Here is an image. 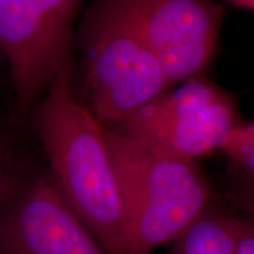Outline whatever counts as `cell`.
Instances as JSON below:
<instances>
[{"label": "cell", "instance_id": "8992f818", "mask_svg": "<svg viewBox=\"0 0 254 254\" xmlns=\"http://www.w3.org/2000/svg\"><path fill=\"white\" fill-rule=\"evenodd\" d=\"M153 51L171 86L204 75L224 20L215 0H114Z\"/></svg>", "mask_w": 254, "mask_h": 254}, {"label": "cell", "instance_id": "3957f363", "mask_svg": "<svg viewBox=\"0 0 254 254\" xmlns=\"http://www.w3.org/2000/svg\"><path fill=\"white\" fill-rule=\"evenodd\" d=\"M84 106L116 127L172 88L144 37L114 0H92L77 30Z\"/></svg>", "mask_w": 254, "mask_h": 254}, {"label": "cell", "instance_id": "7c38bea8", "mask_svg": "<svg viewBox=\"0 0 254 254\" xmlns=\"http://www.w3.org/2000/svg\"><path fill=\"white\" fill-rule=\"evenodd\" d=\"M237 214L236 254H254V221Z\"/></svg>", "mask_w": 254, "mask_h": 254}, {"label": "cell", "instance_id": "277c9868", "mask_svg": "<svg viewBox=\"0 0 254 254\" xmlns=\"http://www.w3.org/2000/svg\"><path fill=\"white\" fill-rule=\"evenodd\" d=\"M84 0H0V55L14 114L26 116L64 69L72 68L74 24Z\"/></svg>", "mask_w": 254, "mask_h": 254}, {"label": "cell", "instance_id": "9c48e42d", "mask_svg": "<svg viewBox=\"0 0 254 254\" xmlns=\"http://www.w3.org/2000/svg\"><path fill=\"white\" fill-rule=\"evenodd\" d=\"M233 172L254 177V120L243 122L222 148Z\"/></svg>", "mask_w": 254, "mask_h": 254}, {"label": "cell", "instance_id": "52a82bcc", "mask_svg": "<svg viewBox=\"0 0 254 254\" xmlns=\"http://www.w3.org/2000/svg\"><path fill=\"white\" fill-rule=\"evenodd\" d=\"M0 254H109L51 177L21 187L0 217Z\"/></svg>", "mask_w": 254, "mask_h": 254}, {"label": "cell", "instance_id": "4fadbf2b", "mask_svg": "<svg viewBox=\"0 0 254 254\" xmlns=\"http://www.w3.org/2000/svg\"><path fill=\"white\" fill-rule=\"evenodd\" d=\"M226 1L234 4L236 6H239V7L254 9V0H226Z\"/></svg>", "mask_w": 254, "mask_h": 254}, {"label": "cell", "instance_id": "7a4b0ae2", "mask_svg": "<svg viewBox=\"0 0 254 254\" xmlns=\"http://www.w3.org/2000/svg\"><path fill=\"white\" fill-rule=\"evenodd\" d=\"M106 141L122 200L126 254H152L171 243L214 198L195 161L111 127Z\"/></svg>", "mask_w": 254, "mask_h": 254}, {"label": "cell", "instance_id": "ba28073f", "mask_svg": "<svg viewBox=\"0 0 254 254\" xmlns=\"http://www.w3.org/2000/svg\"><path fill=\"white\" fill-rule=\"evenodd\" d=\"M237 219L233 208L213 198L171 241L168 254H236Z\"/></svg>", "mask_w": 254, "mask_h": 254}, {"label": "cell", "instance_id": "6da1fadb", "mask_svg": "<svg viewBox=\"0 0 254 254\" xmlns=\"http://www.w3.org/2000/svg\"><path fill=\"white\" fill-rule=\"evenodd\" d=\"M72 68L43 94L34 128L63 198L109 254H126L123 206L106 141V126L78 99Z\"/></svg>", "mask_w": 254, "mask_h": 254}, {"label": "cell", "instance_id": "5b68a950", "mask_svg": "<svg viewBox=\"0 0 254 254\" xmlns=\"http://www.w3.org/2000/svg\"><path fill=\"white\" fill-rule=\"evenodd\" d=\"M243 122L236 98L200 75L170 88L111 128L166 154L196 163L221 152Z\"/></svg>", "mask_w": 254, "mask_h": 254}, {"label": "cell", "instance_id": "8fae6325", "mask_svg": "<svg viewBox=\"0 0 254 254\" xmlns=\"http://www.w3.org/2000/svg\"><path fill=\"white\" fill-rule=\"evenodd\" d=\"M20 189L18 177L12 167L9 148L0 135V217L11 205Z\"/></svg>", "mask_w": 254, "mask_h": 254}, {"label": "cell", "instance_id": "30bf717a", "mask_svg": "<svg viewBox=\"0 0 254 254\" xmlns=\"http://www.w3.org/2000/svg\"><path fill=\"white\" fill-rule=\"evenodd\" d=\"M226 198L230 207L254 221V177L234 173Z\"/></svg>", "mask_w": 254, "mask_h": 254}]
</instances>
